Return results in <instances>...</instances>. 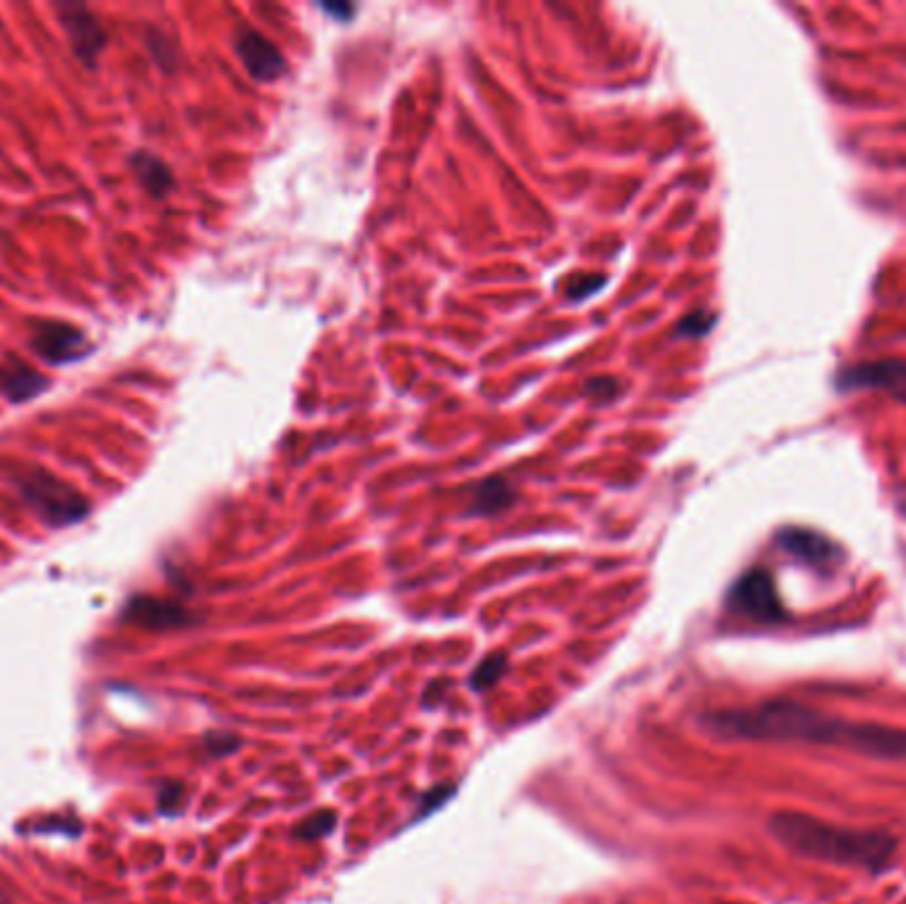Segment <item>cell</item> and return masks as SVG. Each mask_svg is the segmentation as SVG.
Instances as JSON below:
<instances>
[{
  "label": "cell",
  "mask_w": 906,
  "mask_h": 904,
  "mask_svg": "<svg viewBox=\"0 0 906 904\" xmlns=\"http://www.w3.org/2000/svg\"><path fill=\"white\" fill-rule=\"evenodd\" d=\"M705 724L715 735L724 738L841 745L872 759L906 761V730L872 722H846L785 698L766 700L755 709L711 713Z\"/></svg>",
  "instance_id": "obj_1"
},
{
  "label": "cell",
  "mask_w": 906,
  "mask_h": 904,
  "mask_svg": "<svg viewBox=\"0 0 906 904\" xmlns=\"http://www.w3.org/2000/svg\"><path fill=\"white\" fill-rule=\"evenodd\" d=\"M774 839L795 854L811 860L833 862V865L864 867L880 873L888 867L898 841L888 831H862V827H843L833 822H822L811 814L780 812L768 822Z\"/></svg>",
  "instance_id": "obj_2"
},
{
  "label": "cell",
  "mask_w": 906,
  "mask_h": 904,
  "mask_svg": "<svg viewBox=\"0 0 906 904\" xmlns=\"http://www.w3.org/2000/svg\"><path fill=\"white\" fill-rule=\"evenodd\" d=\"M22 501L48 528H70L91 515V501L70 483L45 470L22 473L17 480Z\"/></svg>",
  "instance_id": "obj_3"
},
{
  "label": "cell",
  "mask_w": 906,
  "mask_h": 904,
  "mask_svg": "<svg viewBox=\"0 0 906 904\" xmlns=\"http://www.w3.org/2000/svg\"><path fill=\"white\" fill-rule=\"evenodd\" d=\"M30 345L45 364L53 366L78 364L93 353V343L80 326L70 322H53V318L32 324Z\"/></svg>",
  "instance_id": "obj_4"
},
{
  "label": "cell",
  "mask_w": 906,
  "mask_h": 904,
  "mask_svg": "<svg viewBox=\"0 0 906 904\" xmlns=\"http://www.w3.org/2000/svg\"><path fill=\"white\" fill-rule=\"evenodd\" d=\"M729 608H732L734 613H742L761 623H774L785 618V610H782L780 597H776L772 576L761 568L747 570V573L734 583L732 591H729Z\"/></svg>",
  "instance_id": "obj_5"
},
{
  "label": "cell",
  "mask_w": 906,
  "mask_h": 904,
  "mask_svg": "<svg viewBox=\"0 0 906 904\" xmlns=\"http://www.w3.org/2000/svg\"><path fill=\"white\" fill-rule=\"evenodd\" d=\"M59 24L64 30L67 40H70V49L80 64L88 67V70H95L109 40L104 24L95 19V13L85 9V6L64 3L59 9Z\"/></svg>",
  "instance_id": "obj_6"
},
{
  "label": "cell",
  "mask_w": 906,
  "mask_h": 904,
  "mask_svg": "<svg viewBox=\"0 0 906 904\" xmlns=\"http://www.w3.org/2000/svg\"><path fill=\"white\" fill-rule=\"evenodd\" d=\"M835 387L841 393L854 390H888L890 396L906 398V364L904 362H862L843 366L835 374Z\"/></svg>",
  "instance_id": "obj_7"
},
{
  "label": "cell",
  "mask_w": 906,
  "mask_h": 904,
  "mask_svg": "<svg viewBox=\"0 0 906 904\" xmlns=\"http://www.w3.org/2000/svg\"><path fill=\"white\" fill-rule=\"evenodd\" d=\"M236 53L238 59H242L244 70H247L255 80H263V83L282 78L286 70L282 51H278L268 38H263L261 32L252 30V27H242V30L236 32Z\"/></svg>",
  "instance_id": "obj_8"
},
{
  "label": "cell",
  "mask_w": 906,
  "mask_h": 904,
  "mask_svg": "<svg viewBox=\"0 0 906 904\" xmlns=\"http://www.w3.org/2000/svg\"><path fill=\"white\" fill-rule=\"evenodd\" d=\"M125 621L135 623L141 629H152V631H165V629H181L189 627L194 618L181 602L165 600V597H133L125 608Z\"/></svg>",
  "instance_id": "obj_9"
},
{
  "label": "cell",
  "mask_w": 906,
  "mask_h": 904,
  "mask_svg": "<svg viewBox=\"0 0 906 904\" xmlns=\"http://www.w3.org/2000/svg\"><path fill=\"white\" fill-rule=\"evenodd\" d=\"M48 390V377L22 358L9 356L0 364V396L9 404H27Z\"/></svg>",
  "instance_id": "obj_10"
},
{
  "label": "cell",
  "mask_w": 906,
  "mask_h": 904,
  "mask_svg": "<svg viewBox=\"0 0 906 904\" xmlns=\"http://www.w3.org/2000/svg\"><path fill=\"white\" fill-rule=\"evenodd\" d=\"M780 547L798 560L816 568H829L841 560V547H835L827 536L806 531V528H787L780 534Z\"/></svg>",
  "instance_id": "obj_11"
},
{
  "label": "cell",
  "mask_w": 906,
  "mask_h": 904,
  "mask_svg": "<svg viewBox=\"0 0 906 904\" xmlns=\"http://www.w3.org/2000/svg\"><path fill=\"white\" fill-rule=\"evenodd\" d=\"M131 167L141 186L146 189V194H152L154 200H165L175 189L173 170H170L165 160L149 152V149H139V152L131 154Z\"/></svg>",
  "instance_id": "obj_12"
},
{
  "label": "cell",
  "mask_w": 906,
  "mask_h": 904,
  "mask_svg": "<svg viewBox=\"0 0 906 904\" xmlns=\"http://www.w3.org/2000/svg\"><path fill=\"white\" fill-rule=\"evenodd\" d=\"M512 501H515V488L496 475V478L482 480L480 486H477L472 509L477 515H496V512H503V509L512 505Z\"/></svg>",
  "instance_id": "obj_13"
},
{
  "label": "cell",
  "mask_w": 906,
  "mask_h": 904,
  "mask_svg": "<svg viewBox=\"0 0 906 904\" xmlns=\"http://www.w3.org/2000/svg\"><path fill=\"white\" fill-rule=\"evenodd\" d=\"M503 671H507V656L503 652H490L488 658H482L480 663H477L472 679H469V684H472L475 690H488L490 684H496L499 679L503 677Z\"/></svg>",
  "instance_id": "obj_14"
},
{
  "label": "cell",
  "mask_w": 906,
  "mask_h": 904,
  "mask_svg": "<svg viewBox=\"0 0 906 904\" xmlns=\"http://www.w3.org/2000/svg\"><path fill=\"white\" fill-rule=\"evenodd\" d=\"M334 827H337V814L329 812V809H322V812L311 814L308 820L299 822V825L295 827V839L316 841V839H324V835H329Z\"/></svg>",
  "instance_id": "obj_15"
},
{
  "label": "cell",
  "mask_w": 906,
  "mask_h": 904,
  "mask_svg": "<svg viewBox=\"0 0 906 904\" xmlns=\"http://www.w3.org/2000/svg\"><path fill=\"white\" fill-rule=\"evenodd\" d=\"M715 316L711 311H692L690 316L681 318V324L676 326L679 337H703L713 329Z\"/></svg>",
  "instance_id": "obj_16"
},
{
  "label": "cell",
  "mask_w": 906,
  "mask_h": 904,
  "mask_svg": "<svg viewBox=\"0 0 906 904\" xmlns=\"http://www.w3.org/2000/svg\"><path fill=\"white\" fill-rule=\"evenodd\" d=\"M204 745H207V751L213 756H226V753L238 745V738L228 735V732H213V735H207V740H204Z\"/></svg>",
  "instance_id": "obj_17"
},
{
  "label": "cell",
  "mask_w": 906,
  "mask_h": 904,
  "mask_svg": "<svg viewBox=\"0 0 906 904\" xmlns=\"http://www.w3.org/2000/svg\"><path fill=\"white\" fill-rule=\"evenodd\" d=\"M604 284V278H599V276H591V278H578V282H572L570 287H568V297L570 301H583V297H589L591 292L594 290H599Z\"/></svg>",
  "instance_id": "obj_18"
},
{
  "label": "cell",
  "mask_w": 906,
  "mask_h": 904,
  "mask_svg": "<svg viewBox=\"0 0 906 904\" xmlns=\"http://www.w3.org/2000/svg\"><path fill=\"white\" fill-rule=\"evenodd\" d=\"M181 799H183V785L181 783H170V785L162 788V793H160L162 812H173V809L181 804Z\"/></svg>",
  "instance_id": "obj_19"
},
{
  "label": "cell",
  "mask_w": 906,
  "mask_h": 904,
  "mask_svg": "<svg viewBox=\"0 0 906 904\" xmlns=\"http://www.w3.org/2000/svg\"><path fill=\"white\" fill-rule=\"evenodd\" d=\"M586 393H589V396H602L604 400H608L618 393V383H615V379H610V377L591 379V383L586 385Z\"/></svg>",
  "instance_id": "obj_20"
},
{
  "label": "cell",
  "mask_w": 906,
  "mask_h": 904,
  "mask_svg": "<svg viewBox=\"0 0 906 904\" xmlns=\"http://www.w3.org/2000/svg\"><path fill=\"white\" fill-rule=\"evenodd\" d=\"M451 793H454L451 785H440V788H435V791H429L425 796V806H421L419 814H427L429 809H438L442 801L451 799Z\"/></svg>",
  "instance_id": "obj_21"
},
{
  "label": "cell",
  "mask_w": 906,
  "mask_h": 904,
  "mask_svg": "<svg viewBox=\"0 0 906 904\" xmlns=\"http://www.w3.org/2000/svg\"><path fill=\"white\" fill-rule=\"evenodd\" d=\"M0 904H3V902H0Z\"/></svg>",
  "instance_id": "obj_22"
}]
</instances>
